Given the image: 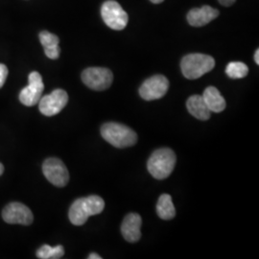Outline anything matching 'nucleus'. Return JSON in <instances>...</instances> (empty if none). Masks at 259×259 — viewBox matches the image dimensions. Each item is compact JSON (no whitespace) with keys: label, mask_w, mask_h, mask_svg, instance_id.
<instances>
[{"label":"nucleus","mask_w":259,"mask_h":259,"mask_svg":"<svg viewBox=\"0 0 259 259\" xmlns=\"http://www.w3.org/2000/svg\"><path fill=\"white\" fill-rule=\"evenodd\" d=\"M42 172L47 181L58 187H64L68 184L69 173L65 163L56 157L47 158L42 164Z\"/></svg>","instance_id":"0eeeda50"},{"label":"nucleus","mask_w":259,"mask_h":259,"mask_svg":"<svg viewBox=\"0 0 259 259\" xmlns=\"http://www.w3.org/2000/svg\"><path fill=\"white\" fill-rule=\"evenodd\" d=\"M219 1V3L223 5V6H227V7H229V6H232V4L236 1V0H218Z\"/></svg>","instance_id":"412c9836"},{"label":"nucleus","mask_w":259,"mask_h":259,"mask_svg":"<svg viewBox=\"0 0 259 259\" xmlns=\"http://www.w3.org/2000/svg\"><path fill=\"white\" fill-rule=\"evenodd\" d=\"M101 136L115 148L130 147L135 145L138 141L136 132L126 125L115 122L105 123L101 127Z\"/></svg>","instance_id":"f03ea898"},{"label":"nucleus","mask_w":259,"mask_h":259,"mask_svg":"<svg viewBox=\"0 0 259 259\" xmlns=\"http://www.w3.org/2000/svg\"><path fill=\"white\" fill-rule=\"evenodd\" d=\"M219 11L210 6H203L201 8L190 10L187 14V20L191 26L201 27L204 26L213 19H217Z\"/></svg>","instance_id":"ddd939ff"},{"label":"nucleus","mask_w":259,"mask_h":259,"mask_svg":"<svg viewBox=\"0 0 259 259\" xmlns=\"http://www.w3.org/2000/svg\"><path fill=\"white\" fill-rule=\"evenodd\" d=\"M226 73L232 79H242L249 73V68L242 62H232L227 65Z\"/></svg>","instance_id":"6ab92c4d"},{"label":"nucleus","mask_w":259,"mask_h":259,"mask_svg":"<svg viewBox=\"0 0 259 259\" xmlns=\"http://www.w3.org/2000/svg\"><path fill=\"white\" fill-rule=\"evenodd\" d=\"M8 73H9V71H8L7 66L3 64H0V89L4 85V83L6 82Z\"/></svg>","instance_id":"aec40b11"},{"label":"nucleus","mask_w":259,"mask_h":259,"mask_svg":"<svg viewBox=\"0 0 259 259\" xmlns=\"http://www.w3.org/2000/svg\"><path fill=\"white\" fill-rule=\"evenodd\" d=\"M64 254H65V250H64V247L61 245H58L56 247L44 245L37 250V258L40 259L62 258Z\"/></svg>","instance_id":"a211bd4d"},{"label":"nucleus","mask_w":259,"mask_h":259,"mask_svg":"<svg viewBox=\"0 0 259 259\" xmlns=\"http://www.w3.org/2000/svg\"><path fill=\"white\" fill-rule=\"evenodd\" d=\"M39 40L41 46L44 47L46 55L49 59L56 60L59 58L61 53V49L59 47V37L52 33H49L48 31H42L39 34Z\"/></svg>","instance_id":"dca6fc26"},{"label":"nucleus","mask_w":259,"mask_h":259,"mask_svg":"<svg viewBox=\"0 0 259 259\" xmlns=\"http://www.w3.org/2000/svg\"><path fill=\"white\" fill-rule=\"evenodd\" d=\"M105 208V202L101 197L93 195L77 199L71 204L68 217L75 226H82L93 216L102 212Z\"/></svg>","instance_id":"f257e3e1"},{"label":"nucleus","mask_w":259,"mask_h":259,"mask_svg":"<svg viewBox=\"0 0 259 259\" xmlns=\"http://www.w3.org/2000/svg\"><path fill=\"white\" fill-rule=\"evenodd\" d=\"M186 107L189 113L199 120L205 121L210 118L211 111L208 110L202 95H192L188 98Z\"/></svg>","instance_id":"4468645a"},{"label":"nucleus","mask_w":259,"mask_h":259,"mask_svg":"<svg viewBox=\"0 0 259 259\" xmlns=\"http://www.w3.org/2000/svg\"><path fill=\"white\" fill-rule=\"evenodd\" d=\"M215 66V60L211 56L200 53L189 54L184 57L181 63L182 72L185 78L195 80L211 71Z\"/></svg>","instance_id":"20e7f679"},{"label":"nucleus","mask_w":259,"mask_h":259,"mask_svg":"<svg viewBox=\"0 0 259 259\" xmlns=\"http://www.w3.org/2000/svg\"><path fill=\"white\" fill-rule=\"evenodd\" d=\"M157 212L162 220H171L175 217L176 209L170 195L162 194L159 197L157 201Z\"/></svg>","instance_id":"f3484780"},{"label":"nucleus","mask_w":259,"mask_h":259,"mask_svg":"<svg viewBox=\"0 0 259 259\" xmlns=\"http://www.w3.org/2000/svg\"><path fill=\"white\" fill-rule=\"evenodd\" d=\"M169 89V81L163 75H155L147 79L139 89L140 96L146 100H157L162 98Z\"/></svg>","instance_id":"6e6552de"},{"label":"nucleus","mask_w":259,"mask_h":259,"mask_svg":"<svg viewBox=\"0 0 259 259\" xmlns=\"http://www.w3.org/2000/svg\"><path fill=\"white\" fill-rule=\"evenodd\" d=\"M3 172H4V166L2 163H0V176L3 174Z\"/></svg>","instance_id":"b1692460"},{"label":"nucleus","mask_w":259,"mask_h":259,"mask_svg":"<svg viewBox=\"0 0 259 259\" xmlns=\"http://www.w3.org/2000/svg\"><path fill=\"white\" fill-rule=\"evenodd\" d=\"M68 102V95L64 90L58 89L44 96L38 101L39 111L46 116H53L62 111Z\"/></svg>","instance_id":"9d476101"},{"label":"nucleus","mask_w":259,"mask_h":259,"mask_svg":"<svg viewBox=\"0 0 259 259\" xmlns=\"http://www.w3.org/2000/svg\"><path fill=\"white\" fill-rule=\"evenodd\" d=\"M254 61L256 63V65H259V49H257L255 51V54H254Z\"/></svg>","instance_id":"5701e85b"},{"label":"nucleus","mask_w":259,"mask_h":259,"mask_svg":"<svg viewBox=\"0 0 259 259\" xmlns=\"http://www.w3.org/2000/svg\"><path fill=\"white\" fill-rule=\"evenodd\" d=\"M83 83L93 91L101 92L109 89L112 83L113 75L111 70L104 67H90L82 73Z\"/></svg>","instance_id":"423d86ee"},{"label":"nucleus","mask_w":259,"mask_h":259,"mask_svg":"<svg viewBox=\"0 0 259 259\" xmlns=\"http://www.w3.org/2000/svg\"><path fill=\"white\" fill-rule=\"evenodd\" d=\"M176 154L169 148L156 150L149 158V173L157 180H164L171 175L176 165Z\"/></svg>","instance_id":"7ed1b4c3"},{"label":"nucleus","mask_w":259,"mask_h":259,"mask_svg":"<svg viewBox=\"0 0 259 259\" xmlns=\"http://www.w3.org/2000/svg\"><path fill=\"white\" fill-rule=\"evenodd\" d=\"M141 223V217L138 213H130L124 218L121 225V232L125 240L135 243L140 239Z\"/></svg>","instance_id":"f8f14e48"},{"label":"nucleus","mask_w":259,"mask_h":259,"mask_svg":"<svg viewBox=\"0 0 259 259\" xmlns=\"http://www.w3.org/2000/svg\"><path fill=\"white\" fill-rule=\"evenodd\" d=\"M164 0H151V2H153V3H155V4H159V3H161V2H163Z\"/></svg>","instance_id":"393cba45"},{"label":"nucleus","mask_w":259,"mask_h":259,"mask_svg":"<svg viewBox=\"0 0 259 259\" xmlns=\"http://www.w3.org/2000/svg\"><path fill=\"white\" fill-rule=\"evenodd\" d=\"M27 87H25L19 93V101L24 106L32 107L38 103L45 90L41 75L37 71H33L28 77Z\"/></svg>","instance_id":"1a4fd4ad"},{"label":"nucleus","mask_w":259,"mask_h":259,"mask_svg":"<svg viewBox=\"0 0 259 259\" xmlns=\"http://www.w3.org/2000/svg\"><path fill=\"white\" fill-rule=\"evenodd\" d=\"M102 257L100 256V255H98L97 253H92L90 256H89V259H101Z\"/></svg>","instance_id":"4be33fe9"},{"label":"nucleus","mask_w":259,"mask_h":259,"mask_svg":"<svg viewBox=\"0 0 259 259\" xmlns=\"http://www.w3.org/2000/svg\"><path fill=\"white\" fill-rule=\"evenodd\" d=\"M202 96L209 111L213 112H221L225 110L227 105L226 100L216 88L214 87L206 88Z\"/></svg>","instance_id":"2eb2a0df"},{"label":"nucleus","mask_w":259,"mask_h":259,"mask_svg":"<svg viewBox=\"0 0 259 259\" xmlns=\"http://www.w3.org/2000/svg\"><path fill=\"white\" fill-rule=\"evenodd\" d=\"M101 15L107 26L120 31L127 26L129 17L121 7L120 4L114 0H108L102 5Z\"/></svg>","instance_id":"39448f33"},{"label":"nucleus","mask_w":259,"mask_h":259,"mask_svg":"<svg viewBox=\"0 0 259 259\" xmlns=\"http://www.w3.org/2000/svg\"><path fill=\"white\" fill-rule=\"evenodd\" d=\"M3 220L8 224L31 225L34 220L33 213L25 204L18 202L6 205L2 211Z\"/></svg>","instance_id":"9b49d317"}]
</instances>
